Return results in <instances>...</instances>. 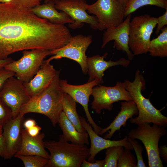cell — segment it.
Here are the masks:
<instances>
[{
    "label": "cell",
    "instance_id": "d6a6232c",
    "mask_svg": "<svg viewBox=\"0 0 167 167\" xmlns=\"http://www.w3.org/2000/svg\"><path fill=\"white\" fill-rule=\"evenodd\" d=\"M165 10L163 15L157 18V27L155 32L157 35L158 34L161 29L167 24V9Z\"/></svg>",
    "mask_w": 167,
    "mask_h": 167
},
{
    "label": "cell",
    "instance_id": "d590c367",
    "mask_svg": "<svg viewBox=\"0 0 167 167\" xmlns=\"http://www.w3.org/2000/svg\"><path fill=\"white\" fill-rule=\"evenodd\" d=\"M159 154L164 161L167 162V148L166 144L160 145L159 147Z\"/></svg>",
    "mask_w": 167,
    "mask_h": 167
},
{
    "label": "cell",
    "instance_id": "7bdbcfd3",
    "mask_svg": "<svg viewBox=\"0 0 167 167\" xmlns=\"http://www.w3.org/2000/svg\"><path fill=\"white\" fill-rule=\"evenodd\" d=\"M3 131V127L0 126V134H2Z\"/></svg>",
    "mask_w": 167,
    "mask_h": 167
},
{
    "label": "cell",
    "instance_id": "f1b7e54d",
    "mask_svg": "<svg viewBox=\"0 0 167 167\" xmlns=\"http://www.w3.org/2000/svg\"><path fill=\"white\" fill-rule=\"evenodd\" d=\"M128 140L131 144L135 152L137 158V167H146L142 156L143 148L141 144L135 139H132L128 137Z\"/></svg>",
    "mask_w": 167,
    "mask_h": 167
},
{
    "label": "cell",
    "instance_id": "8992f818",
    "mask_svg": "<svg viewBox=\"0 0 167 167\" xmlns=\"http://www.w3.org/2000/svg\"><path fill=\"white\" fill-rule=\"evenodd\" d=\"M157 23V18L148 14L135 16L131 19L128 44L134 55L148 52L150 37Z\"/></svg>",
    "mask_w": 167,
    "mask_h": 167
},
{
    "label": "cell",
    "instance_id": "60d3db41",
    "mask_svg": "<svg viewBox=\"0 0 167 167\" xmlns=\"http://www.w3.org/2000/svg\"><path fill=\"white\" fill-rule=\"evenodd\" d=\"M122 4L125 7L127 0H119Z\"/></svg>",
    "mask_w": 167,
    "mask_h": 167
},
{
    "label": "cell",
    "instance_id": "e575fe53",
    "mask_svg": "<svg viewBox=\"0 0 167 167\" xmlns=\"http://www.w3.org/2000/svg\"><path fill=\"white\" fill-rule=\"evenodd\" d=\"M41 128L39 126L36 125L27 130L28 134L31 136L35 137L38 135L40 133Z\"/></svg>",
    "mask_w": 167,
    "mask_h": 167
},
{
    "label": "cell",
    "instance_id": "836d02e7",
    "mask_svg": "<svg viewBox=\"0 0 167 167\" xmlns=\"http://www.w3.org/2000/svg\"><path fill=\"white\" fill-rule=\"evenodd\" d=\"M105 162L104 160H97L94 162H91L86 160H84L82 162L81 167H104Z\"/></svg>",
    "mask_w": 167,
    "mask_h": 167
},
{
    "label": "cell",
    "instance_id": "ba28073f",
    "mask_svg": "<svg viewBox=\"0 0 167 167\" xmlns=\"http://www.w3.org/2000/svg\"><path fill=\"white\" fill-rule=\"evenodd\" d=\"M92 42L91 35L78 34L72 36L66 45L51 50L50 55L53 56L44 60V62L49 63L54 59L67 58L77 62L80 65L83 73L87 74L88 69L86 52Z\"/></svg>",
    "mask_w": 167,
    "mask_h": 167
},
{
    "label": "cell",
    "instance_id": "52a82bcc",
    "mask_svg": "<svg viewBox=\"0 0 167 167\" xmlns=\"http://www.w3.org/2000/svg\"><path fill=\"white\" fill-rule=\"evenodd\" d=\"M51 50L33 49L22 51L23 55L19 60L13 61L4 68L15 73L16 77L23 83L31 80L44 63V59L51 54Z\"/></svg>",
    "mask_w": 167,
    "mask_h": 167
},
{
    "label": "cell",
    "instance_id": "2e32d148",
    "mask_svg": "<svg viewBox=\"0 0 167 167\" xmlns=\"http://www.w3.org/2000/svg\"><path fill=\"white\" fill-rule=\"evenodd\" d=\"M24 115L19 113L3 126L2 135L5 143L4 159L11 158L16 153L21 140L22 127Z\"/></svg>",
    "mask_w": 167,
    "mask_h": 167
},
{
    "label": "cell",
    "instance_id": "f35d334b",
    "mask_svg": "<svg viewBox=\"0 0 167 167\" xmlns=\"http://www.w3.org/2000/svg\"><path fill=\"white\" fill-rule=\"evenodd\" d=\"M13 61V60L11 58L9 57L5 59H0V70Z\"/></svg>",
    "mask_w": 167,
    "mask_h": 167
},
{
    "label": "cell",
    "instance_id": "30bf717a",
    "mask_svg": "<svg viewBox=\"0 0 167 167\" xmlns=\"http://www.w3.org/2000/svg\"><path fill=\"white\" fill-rule=\"evenodd\" d=\"M87 10L95 15L103 30L118 26L124 17L125 7L119 0H97L88 4Z\"/></svg>",
    "mask_w": 167,
    "mask_h": 167
},
{
    "label": "cell",
    "instance_id": "4fadbf2b",
    "mask_svg": "<svg viewBox=\"0 0 167 167\" xmlns=\"http://www.w3.org/2000/svg\"><path fill=\"white\" fill-rule=\"evenodd\" d=\"M100 84L96 79L80 85L69 84L66 80L60 79L59 82L60 87L62 92L68 94L76 102L82 105L88 121L98 135H100L102 128L96 124L92 117L89 110L88 104L93 88Z\"/></svg>",
    "mask_w": 167,
    "mask_h": 167
},
{
    "label": "cell",
    "instance_id": "9a60e30c",
    "mask_svg": "<svg viewBox=\"0 0 167 167\" xmlns=\"http://www.w3.org/2000/svg\"><path fill=\"white\" fill-rule=\"evenodd\" d=\"M126 17V19L118 26L106 29L104 31L101 48H104L109 41H114V45L116 49L125 52L128 59L131 61L135 56L130 50L128 44L131 14Z\"/></svg>",
    "mask_w": 167,
    "mask_h": 167
},
{
    "label": "cell",
    "instance_id": "ffe728a7",
    "mask_svg": "<svg viewBox=\"0 0 167 167\" xmlns=\"http://www.w3.org/2000/svg\"><path fill=\"white\" fill-rule=\"evenodd\" d=\"M120 105L121 110L114 119L107 127L101 130V135L109 131L108 133L104 136L105 139H110L116 131L120 130L122 126L126 125L128 119L138 114L137 108L133 101H122Z\"/></svg>",
    "mask_w": 167,
    "mask_h": 167
},
{
    "label": "cell",
    "instance_id": "5bb4252c",
    "mask_svg": "<svg viewBox=\"0 0 167 167\" xmlns=\"http://www.w3.org/2000/svg\"><path fill=\"white\" fill-rule=\"evenodd\" d=\"M79 118L81 123L88 133L91 142L89 156L87 159L88 161L94 162L95 157L99 152L109 147L121 146L125 149L131 150H133L131 144L128 140L127 136L119 140H111L103 138L94 131L92 126L83 117L79 116Z\"/></svg>",
    "mask_w": 167,
    "mask_h": 167
},
{
    "label": "cell",
    "instance_id": "cb8c5ba5",
    "mask_svg": "<svg viewBox=\"0 0 167 167\" xmlns=\"http://www.w3.org/2000/svg\"><path fill=\"white\" fill-rule=\"evenodd\" d=\"M161 31V32L157 37L150 41L148 52L152 56H167V27L164 26Z\"/></svg>",
    "mask_w": 167,
    "mask_h": 167
},
{
    "label": "cell",
    "instance_id": "8d00e7d4",
    "mask_svg": "<svg viewBox=\"0 0 167 167\" xmlns=\"http://www.w3.org/2000/svg\"><path fill=\"white\" fill-rule=\"evenodd\" d=\"M25 129L27 130L36 125L35 120L33 119H28L26 120L23 123Z\"/></svg>",
    "mask_w": 167,
    "mask_h": 167
},
{
    "label": "cell",
    "instance_id": "9c48e42d",
    "mask_svg": "<svg viewBox=\"0 0 167 167\" xmlns=\"http://www.w3.org/2000/svg\"><path fill=\"white\" fill-rule=\"evenodd\" d=\"M91 95L93 98L91 103L92 108L98 114H100L104 109L111 110L115 102L133 101L126 88L124 82H117L113 87L99 85L95 86L92 89Z\"/></svg>",
    "mask_w": 167,
    "mask_h": 167
},
{
    "label": "cell",
    "instance_id": "b9f144b4",
    "mask_svg": "<svg viewBox=\"0 0 167 167\" xmlns=\"http://www.w3.org/2000/svg\"><path fill=\"white\" fill-rule=\"evenodd\" d=\"M44 0V1L46 3L49 1L55 2V1H59V0Z\"/></svg>",
    "mask_w": 167,
    "mask_h": 167
},
{
    "label": "cell",
    "instance_id": "4dcf8cb0",
    "mask_svg": "<svg viewBox=\"0 0 167 167\" xmlns=\"http://www.w3.org/2000/svg\"><path fill=\"white\" fill-rule=\"evenodd\" d=\"M42 0H13L11 2L27 8L31 9L40 4Z\"/></svg>",
    "mask_w": 167,
    "mask_h": 167
},
{
    "label": "cell",
    "instance_id": "7c38bea8",
    "mask_svg": "<svg viewBox=\"0 0 167 167\" xmlns=\"http://www.w3.org/2000/svg\"><path fill=\"white\" fill-rule=\"evenodd\" d=\"M14 76L8 79L0 90V99L10 109L13 118L19 113L22 106L31 99L23 83Z\"/></svg>",
    "mask_w": 167,
    "mask_h": 167
},
{
    "label": "cell",
    "instance_id": "603a6c76",
    "mask_svg": "<svg viewBox=\"0 0 167 167\" xmlns=\"http://www.w3.org/2000/svg\"><path fill=\"white\" fill-rule=\"evenodd\" d=\"M62 111L79 132L86 131L82 126L77 111L76 102L68 94L63 93L62 99Z\"/></svg>",
    "mask_w": 167,
    "mask_h": 167
},
{
    "label": "cell",
    "instance_id": "484cf974",
    "mask_svg": "<svg viewBox=\"0 0 167 167\" xmlns=\"http://www.w3.org/2000/svg\"><path fill=\"white\" fill-rule=\"evenodd\" d=\"M22 161L25 167H44L48 159L39 155H21L15 154L14 156Z\"/></svg>",
    "mask_w": 167,
    "mask_h": 167
},
{
    "label": "cell",
    "instance_id": "1f68e13d",
    "mask_svg": "<svg viewBox=\"0 0 167 167\" xmlns=\"http://www.w3.org/2000/svg\"><path fill=\"white\" fill-rule=\"evenodd\" d=\"M15 76L14 72L4 68L0 70V90L6 80L9 78Z\"/></svg>",
    "mask_w": 167,
    "mask_h": 167
},
{
    "label": "cell",
    "instance_id": "ac0fdd59",
    "mask_svg": "<svg viewBox=\"0 0 167 167\" xmlns=\"http://www.w3.org/2000/svg\"><path fill=\"white\" fill-rule=\"evenodd\" d=\"M57 72L50 63L44 62L33 78L29 82L23 83L30 98L34 97L46 88L52 81Z\"/></svg>",
    "mask_w": 167,
    "mask_h": 167
},
{
    "label": "cell",
    "instance_id": "7a4b0ae2",
    "mask_svg": "<svg viewBox=\"0 0 167 167\" xmlns=\"http://www.w3.org/2000/svg\"><path fill=\"white\" fill-rule=\"evenodd\" d=\"M60 71L57 73L49 86L40 93L31 98L20 109L19 113L24 115L34 113L47 116L54 126L58 123L62 111V99L63 92L59 82Z\"/></svg>",
    "mask_w": 167,
    "mask_h": 167
},
{
    "label": "cell",
    "instance_id": "f546056e",
    "mask_svg": "<svg viewBox=\"0 0 167 167\" xmlns=\"http://www.w3.org/2000/svg\"><path fill=\"white\" fill-rule=\"evenodd\" d=\"M12 118L10 109L0 99V126L3 127Z\"/></svg>",
    "mask_w": 167,
    "mask_h": 167
},
{
    "label": "cell",
    "instance_id": "44dd1931",
    "mask_svg": "<svg viewBox=\"0 0 167 167\" xmlns=\"http://www.w3.org/2000/svg\"><path fill=\"white\" fill-rule=\"evenodd\" d=\"M32 12L38 17L56 24H72L74 21L66 12L58 11L55 6L54 2L49 1L39 4L31 9Z\"/></svg>",
    "mask_w": 167,
    "mask_h": 167
},
{
    "label": "cell",
    "instance_id": "83f0119b",
    "mask_svg": "<svg viewBox=\"0 0 167 167\" xmlns=\"http://www.w3.org/2000/svg\"><path fill=\"white\" fill-rule=\"evenodd\" d=\"M130 150L123 149L118 161V167H137L135 157Z\"/></svg>",
    "mask_w": 167,
    "mask_h": 167
},
{
    "label": "cell",
    "instance_id": "8fae6325",
    "mask_svg": "<svg viewBox=\"0 0 167 167\" xmlns=\"http://www.w3.org/2000/svg\"><path fill=\"white\" fill-rule=\"evenodd\" d=\"M54 2L57 10L66 12L74 21L73 23L69 24L71 29L81 28L86 23L93 29L103 30L96 17L87 12L88 4L85 0H59Z\"/></svg>",
    "mask_w": 167,
    "mask_h": 167
},
{
    "label": "cell",
    "instance_id": "e0dca14e",
    "mask_svg": "<svg viewBox=\"0 0 167 167\" xmlns=\"http://www.w3.org/2000/svg\"><path fill=\"white\" fill-rule=\"evenodd\" d=\"M107 55L106 53L102 56L96 55L90 57H87V62L89 78L88 82L95 79L98 80L101 84L104 83L103 77L104 72L109 68L117 65L124 67L127 66L130 63V60L122 58L114 61L110 60L106 61L105 58Z\"/></svg>",
    "mask_w": 167,
    "mask_h": 167
},
{
    "label": "cell",
    "instance_id": "d4e9b609",
    "mask_svg": "<svg viewBox=\"0 0 167 167\" xmlns=\"http://www.w3.org/2000/svg\"><path fill=\"white\" fill-rule=\"evenodd\" d=\"M153 5L167 9V0H127L125 7L124 17L142 6Z\"/></svg>",
    "mask_w": 167,
    "mask_h": 167
},
{
    "label": "cell",
    "instance_id": "74e56055",
    "mask_svg": "<svg viewBox=\"0 0 167 167\" xmlns=\"http://www.w3.org/2000/svg\"><path fill=\"white\" fill-rule=\"evenodd\" d=\"M5 143L2 134H0V156L3 157L5 152Z\"/></svg>",
    "mask_w": 167,
    "mask_h": 167
},
{
    "label": "cell",
    "instance_id": "7402d4cb",
    "mask_svg": "<svg viewBox=\"0 0 167 167\" xmlns=\"http://www.w3.org/2000/svg\"><path fill=\"white\" fill-rule=\"evenodd\" d=\"M58 123L62 131V135L67 141L80 145L89 144L87 131L79 132L63 111L60 114Z\"/></svg>",
    "mask_w": 167,
    "mask_h": 167
},
{
    "label": "cell",
    "instance_id": "4316f807",
    "mask_svg": "<svg viewBox=\"0 0 167 167\" xmlns=\"http://www.w3.org/2000/svg\"><path fill=\"white\" fill-rule=\"evenodd\" d=\"M122 146H113L106 149L105 167H117V162L123 150Z\"/></svg>",
    "mask_w": 167,
    "mask_h": 167
},
{
    "label": "cell",
    "instance_id": "277c9868",
    "mask_svg": "<svg viewBox=\"0 0 167 167\" xmlns=\"http://www.w3.org/2000/svg\"><path fill=\"white\" fill-rule=\"evenodd\" d=\"M44 144L49 152L45 167H80L89 156L90 148L86 145L69 143L62 134L58 141H46Z\"/></svg>",
    "mask_w": 167,
    "mask_h": 167
},
{
    "label": "cell",
    "instance_id": "6da1fadb",
    "mask_svg": "<svg viewBox=\"0 0 167 167\" xmlns=\"http://www.w3.org/2000/svg\"><path fill=\"white\" fill-rule=\"evenodd\" d=\"M72 36L65 25L40 18L31 9L0 2V59L25 50L58 49Z\"/></svg>",
    "mask_w": 167,
    "mask_h": 167
},
{
    "label": "cell",
    "instance_id": "d6986e66",
    "mask_svg": "<svg viewBox=\"0 0 167 167\" xmlns=\"http://www.w3.org/2000/svg\"><path fill=\"white\" fill-rule=\"evenodd\" d=\"M44 133H40L37 136L32 137L27 130L22 129L21 140L19 148L15 154L21 155H39L49 159V155L45 149L43 139Z\"/></svg>",
    "mask_w": 167,
    "mask_h": 167
},
{
    "label": "cell",
    "instance_id": "3957f363",
    "mask_svg": "<svg viewBox=\"0 0 167 167\" xmlns=\"http://www.w3.org/2000/svg\"><path fill=\"white\" fill-rule=\"evenodd\" d=\"M124 82L126 88L138 110V116L130 118V122L137 125L144 122L152 123L166 127L167 118L154 107L149 99L145 98L142 94V91L145 88V81L139 70L136 71L135 79L132 82L126 80Z\"/></svg>",
    "mask_w": 167,
    "mask_h": 167
},
{
    "label": "cell",
    "instance_id": "ab89813d",
    "mask_svg": "<svg viewBox=\"0 0 167 167\" xmlns=\"http://www.w3.org/2000/svg\"><path fill=\"white\" fill-rule=\"evenodd\" d=\"M13 0H0V2L2 3H9L11 2Z\"/></svg>",
    "mask_w": 167,
    "mask_h": 167
},
{
    "label": "cell",
    "instance_id": "5b68a950",
    "mask_svg": "<svg viewBox=\"0 0 167 167\" xmlns=\"http://www.w3.org/2000/svg\"><path fill=\"white\" fill-rule=\"evenodd\" d=\"M132 129L128 137L141 141L147 154L149 167H163L162 162L159 154V142L162 136L166 134L165 127L153 124L144 122Z\"/></svg>",
    "mask_w": 167,
    "mask_h": 167
}]
</instances>
